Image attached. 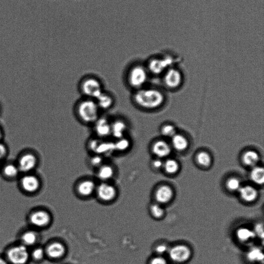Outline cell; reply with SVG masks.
<instances>
[{"mask_svg": "<svg viewBox=\"0 0 264 264\" xmlns=\"http://www.w3.org/2000/svg\"><path fill=\"white\" fill-rule=\"evenodd\" d=\"M112 118L103 114L91 127L93 136L102 139H111Z\"/></svg>", "mask_w": 264, "mask_h": 264, "instance_id": "cell-10", "label": "cell"}, {"mask_svg": "<svg viewBox=\"0 0 264 264\" xmlns=\"http://www.w3.org/2000/svg\"><path fill=\"white\" fill-rule=\"evenodd\" d=\"M86 146L93 154L105 156L107 154L114 152L113 140L112 139H102L93 136L87 141Z\"/></svg>", "mask_w": 264, "mask_h": 264, "instance_id": "cell-8", "label": "cell"}, {"mask_svg": "<svg viewBox=\"0 0 264 264\" xmlns=\"http://www.w3.org/2000/svg\"><path fill=\"white\" fill-rule=\"evenodd\" d=\"M4 137V132L1 127H0V142L2 141Z\"/></svg>", "mask_w": 264, "mask_h": 264, "instance_id": "cell-44", "label": "cell"}, {"mask_svg": "<svg viewBox=\"0 0 264 264\" xmlns=\"http://www.w3.org/2000/svg\"><path fill=\"white\" fill-rule=\"evenodd\" d=\"M198 163L202 166L209 167L211 164V156L206 151L199 152L197 156Z\"/></svg>", "mask_w": 264, "mask_h": 264, "instance_id": "cell-32", "label": "cell"}, {"mask_svg": "<svg viewBox=\"0 0 264 264\" xmlns=\"http://www.w3.org/2000/svg\"><path fill=\"white\" fill-rule=\"evenodd\" d=\"M256 236H258L261 238H263V230L262 224H258L255 226V230L254 231Z\"/></svg>", "mask_w": 264, "mask_h": 264, "instance_id": "cell-40", "label": "cell"}, {"mask_svg": "<svg viewBox=\"0 0 264 264\" xmlns=\"http://www.w3.org/2000/svg\"><path fill=\"white\" fill-rule=\"evenodd\" d=\"M105 161L104 156L98 154H93L90 159L91 166L97 168L105 164Z\"/></svg>", "mask_w": 264, "mask_h": 264, "instance_id": "cell-34", "label": "cell"}, {"mask_svg": "<svg viewBox=\"0 0 264 264\" xmlns=\"http://www.w3.org/2000/svg\"><path fill=\"white\" fill-rule=\"evenodd\" d=\"M39 162L38 155L31 151H26L20 154L16 162L22 174L34 172Z\"/></svg>", "mask_w": 264, "mask_h": 264, "instance_id": "cell-9", "label": "cell"}, {"mask_svg": "<svg viewBox=\"0 0 264 264\" xmlns=\"http://www.w3.org/2000/svg\"><path fill=\"white\" fill-rule=\"evenodd\" d=\"M18 180L19 188L25 194L35 195L41 189V180L34 172L22 174Z\"/></svg>", "mask_w": 264, "mask_h": 264, "instance_id": "cell-7", "label": "cell"}, {"mask_svg": "<svg viewBox=\"0 0 264 264\" xmlns=\"http://www.w3.org/2000/svg\"><path fill=\"white\" fill-rule=\"evenodd\" d=\"M173 197L172 190L168 186L160 187L156 193V200L160 204H167Z\"/></svg>", "mask_w": 264, "mask_h": 264, "instance_id": "cell-23", "label": "cell"}, {"mask_svg": "<svg viewBox=\"0 0 264 264\" xmlns=\"http://www.w3.org/2000/svg\"><path fill=\"white\" fill-rule=\"evenodd\" d=\"M182 82V76L181 72L175 69H170L165 76V82L167 86L171 89L179 87Z\"/></svg>", "mask_w": 264, "mask_h": 264, "instance_id": "cell-20", "label": "cell"}, {"mask_svg": "<svg viewBox=\"0 0 264 264\" xmlns=\"http://www.w3.org/2000/svg\"><path fill=\"white\" fill-rule=\"evenodd\" d=\"M2 161L1 160H0V167L2 166V164H2Z\"/></svg>", "mask_w": 264, "mask_h": 264, "instance_id": "cell-45", "label": "cell"}, {"mask_svg": "<svg viewBox=\"0 0 264 264\" xmlns=\"http://www.w3.org/2000/svg\"><path fill=\"white\" fill-rule=\"evenodd\" d=\"M4 256L9 264H29L31 261L30 249L18 241L9 246Z\"/></svg>", "mask_w": 264, "mask_h": 264, "instance_id": "cell-5", "label": "cell"}, {"mask_svg": "<svg viewBox=\"0 0 264 264\" xmlns=\"http://www.w3.org/2000/svg\"><path fill=\"white\" fill-rule=\"evenodd\" d=\"M227 187L232 191L239 190L241 187L240 182L239 180L236 178H231L227 182Z\"/></svg>", "mask_w": 264, "mask_h": 264, "instance_id": "cell-36", "label": "cell"}, {"mask_svg": "<svg viewBox=\"0 0 264 264\" xmlns=\"http://www.w3.org/2000/svg\"><path fill=\"white\" fill-rule=\"evenodd\" d=\"M27 221L30 227L38 231L48 227L52 221L50 213L43 209H35L32 210L27 216Z\"/></svg>", "mask_w": 264, "mask_h": 264, "instance_id": "cell-6", "label": "cell"}, {"mask_svg": "<svg viewBox=\"0 0 264 264\" xmlns=\"http://www.w3.org/2000/svg\"><path fill=\"white\" fill-rule=\"evenodd\" d=\"M46 257L52 260H57L63 257L66 253V248L63 243L54 241L45 248Z\"/></svg>", "mask_w": 264, "mask_h": 264, "instance_id": "cell-16", "label": "cell"}, {"mask_svg": "<svg viewBox=\"0 0 264 264\" xmlns=\"http://www.w3.org/2000/svg\"><path fill=\"white\" fill-rule=\"evenodd\" d=\"M149 264H168L167 260L161 256H156L153 258Z\"/></svg>", "mask_w": 264, "mask_h": 264, "instance_id": "cell-39", "label": "cell"}, {"mask_svg": "<svg viewBox=\"0 0 264 264\" xmlns=\"http://www.w3.org/2000/svg\"><path fill=\"white\" fill-rule=\"evenodd\" d=\"M130 129L128 121L118 116L111 119V139L115 140L129 136Z\"/></svg>", "mask_w": 264, "mask_h": 264, "instance_id": "cell-11", "label": "cell"}, {"mask_svg": "<svg viewBox=\"0 0 264 264\" xmlns=\"http://www.w3.org/2000/svg\"><path fill=\"white\" fill-rule=\"evenodd\" d=\"M152 153L157 158H162L170 155L171 149L167 142L158 140L153 142L151 147Z\"/></svg>", "mask_w": 264, "mask_h": 264, "instance_id": "cell-19", "label": "cell"}, {"mask_svg": "<svg viewBox=\"0 0 264 264\" xmlns=\"http://www.w3.org/2000/svg\"><path fill=\"white\" fill-rule=\"evenodd\" d=\"M152 164L154 167L156 168H160L163 165V163H162V161L160 159V158H157V159H155L153 162Z\"/></svg>", "mask_w": 264, "mask_h": 264, "instance_id": "cell-42", "label": "cell"}, {"mask_svg": "<svg viewBox=\"0 0 264 264\" xmlns=\"http://www.w3.org/2000/svg\"><path fill=\"white\" fill-rule=\"evenodd\" d=\"M18 237L19 242L31 249L38 245L40 235L38 230L30 227L20 232Z\"/></svg>", "mask_w": 264, "mask_h": 264, "instance_id": "cell-12", "label": "cell"}, {"mask_svg": "<svg viewBox=\"0 0 264 264\" xmlns=\"http://www.w3.org/2000/svg\"><path fill=\"white\" fill-rule=\"evenodd\" d=\"M169 58L166 59L153 58L148 63L146 68L149 73L158 75L164 71L172 64Z\"/></svg>", "mask_w": 264, "mask_h": 264, "instance_id": "cell-15", "label": "cell"}, {"mask_svg": "<svg viewBox=\"0 0 264 264\" xmlns=\"http://www.w3.org/2000/svg\"><path fill=\"white\" fill-rule=\"evenodd\" d=\"M130 98L132 105L143 111L156 110L160 108L165 101V97L160 91L147 86L132 92Z\"/></svg>", "mask_w": 264, "mask_h": 264, "instance_id": "cell-1", "label": "cell"}, {"mask_svg": "<svg viewBox=\"0 0 264 264\" xmlns=\"http://www.w3.org/2000/svg\"><path fill=\"white\" fill-rule=\"evenodd\" d=\"M168 248L165 245H161L156 248V251L159 254H163L167 251Z\"/></svg>", "mask_w": 264, "mask_h": 264, "instance_id": "cell-41", "label": "cell"}, {"mask_svg": "<svg viewBox=\"0 0 264 264\" xmlns=\"http://www.w3.org/2000/svg\"><path fill=\"white\" fill-rule=\"evenodd\" d=\"M149 72L146 66L139 63H134L127 68L125 73L126 85L132 92L146 86Z\"/></svg>", "mask_w": 264, "mask_h": 264, "instance_id": "cell-3", "label": "cell"}, {"mask_svg": "<svg viewBox=\"0 0 264 264\" xmlns=\"http://www.w3.org/2000/svg\"><path fill=\"white\" fill-rule=\"evenodd\" d=\"M105 90L102 79L93 74L84 76L78 84V90L81 97L95 100Z\"/></svg>", "mask_w": 264, "mask_h": 264, "instance_id": "cell-4", "label": "cell"}, {"mask_svg": "<svg viewBox=\"0 0 264 264\" xmlns=\"http://www.w3.org/2000/svg\"><path fill=\"white\" fill-rule=\"evenodd\" d=\"M190 249L185 245H177L171 249L169 256L174 262L183 263L187 261L191 257Z\"/></svg>", "mask_w": 264, "mask_h": 264, "instance_id": "cell-17", "label": "cell"}, {"mask_svg": "<svg viewBox=\"0 0 264 264\" xmlns=\"http://www.w3.org/2000/svg\"><path fill=\"white\" fill-rule=\"evenodd\" d=\"M164 167L166 172L169 174L175 173L179 168L178 162L173 159L167 160L164 164Z\"/></svg>", "mask_w": 264, "mask_h": 264, "instance_id": "cell-33", "label": "cell"}, {"mask_svg": "<svg viewBox=\"0 0 264 264\" xmlns=\"http://www.w3.org/2000/svg\"><path fill=\"white\" fill-rule=\"evenodd\" d=\"M236 235L239 240L247 242L253 239L256 235L254 231L247 228H241L236 232Z\"/></svg>", "mask_w": 264, "mask_h": 264, "instance_id": "cell-30", "label": "cell"}, {"mask_svg": "<svg viewBox=\"0 0 264 264\" xmlns=\"http://www.w3.org/2000/svg\"><path fill=\"white\" fill-rule=\"evenodd\" d=\"M8 148L5 144L0 142V160L3 161L8 155Z\"/></svg>", "mask_w": 264, "mask_h": 264, "instance_id": "cell-38", "label": "cell"}, {"mask_svg": "<svg viewBox=\"0 0 264 264\" xmlns=\"http://www.w3.org/2000/svg\"><path fill=\"white\" fill-rule=\"evenodd\" d=\"M75 117L79 123L91 127L103 114L94 99L81 97L73 107Z\"/></svg>", "mask_w": 264, "mask_h": 264, "instance_id": "cell-2", "label": "cell"}, {"mask_svg": "<svg viewBox=\"0 0 264 264\" xmlns=\"http://www.w3.org/2000/svg\"><path fill=\"white\" fill-rule=\"evenodd\" d=\"M101 112H106L113 109L116 102L115 96L105 90L95 100Z\"/></svg>", "mask_w": 264, "mask_h": 264, "instance_id": "cell-13", "label": "cell"}, {"mask_svg": "<svg viewBox=\"0 0 264 264\" xmlns=\"http://www.w3.org/2000/svg\"><path fill=\"white\" fill-rule=\"evenodd\" d=\"M31 261L36 263L41 262L46 258L45 248L39 245L30 249Z\"/></svg>", "mask_w": 264, "mask_h": 264, "instance_id": "cell-26", "label": "cell"}, {"mask_svg": "<svg viewBox=\"0 0 264 264\" xmlns=\"http://www.w3.org/2000/svg\"><path fill=\"white\" fill-rule=\"evenodd\" d=\"M172 145L177 150L182 151L188 148L189 143V140L185 136L176 134L172 137Z\"/></svg>", "mask_w": 264, "mask_h": 264, "instance_id": "cell-28", "label": "cell"}, {"mask_svg": "<svg viewBox=\"0 0 264 264\" xmlns=\"http://www.w3.org/2000/svg\"><path fill=\"white\" fill-rule=\"evenodd\" d=\"M98 169V177L103 182H107L112 179L115 174L114 167L109 164L105 163Z\"/></svg>", "mask_w": 264, "mask_h": 264, "instance_id": "cell-24", "label": "cell"}, {"mask_svg": "<svg viewBox=\"0 0 264 264\" xmlns=\"http://www.w3.org/2000/svg\"><path fill=\"white\" fill-rule=\"evenodd\" d=\"M96 188L97 187L93 181L84 180L79 183L77 186V192L80 196L89 197L96 191Z\"/></svg>", "mask_w": 264, "mask_h": 264, "instance_id": "cell-22", "label": "cell"}, {"mask_svg": "<svg viewBox=\"0 0 264 264\" xmlns=\"http://www.w3.org/2000/svg\"><path fill=\"white\" fill-rule=\"evenodd\" d=\"M150 211L153 216L156 218H159L163 215L164 211L159 205H153L150 208Z\"/></svg>", "mask_w": 264, "mask_h": 264, "instance_id": "cell-37", "label": "cell"}, {"mask_svg": "<svg viewBox=\"0 0 264 264\" xmlns=\"http://www.w3.org/2000/svg\"><path fill=\"white\" fill-rule=\"evenodd\" d=\"M247 258L248 261L252 263H258L263 262L264 256L260 249L255 247L248 252Z\"/></svg>", "mask_w": 264, "mask_h": 264, "instance_id": "cell-29", "label": "cell"}, {"mask_svg": "<svg viewBox=\"0 0 264 264\" xmlns=\"http://www.w3.org/2000/svg\"><path fill=\"white\" fill-rule=\"evenodd\" d=\"M250 177L251 180L256 184L261 185L264 182V170L262 167H254L251 172Z\"/></svg>", "mask_w": 264, "mask_h": 264, "instance_id": "cell-31", "label": "cell"}, {"mask_svg": "<svg viewBox=\"0 0 264 264\" xmlns=\"http://www.w3.org/2000/svg\"><path fill=\"white\" fill-rule=\"evenodd\" d=\"M96 192L99 199L104 202L113 201L117 194L116 188L107 182H103L97 187Z\"/></svg>", "mask_w": 264, "mask_h": 264, "instance_id": "cell-14", "label": "cell"}, {"mask_svg": "<svg viewBox=\"0 0 264 264\" xmlns=\"http://www.w3.org/2000/svg\"><path fill=\"white\" fill-rule=\"evenodd\" d=\"M114 152L124 153L128 152L133 146V141L130 136L113 140Z\"/></svg>", "mask_w": 264, "mask_h": 264, "instance_id": "cell-21", "label": "cell"}, {"mask_svg": "<svg viewBox=\"0 0 264 264\" xmlns=\"http://www.w3.org/2000/svg\"><path fill=\"white\" fill-rule=\"evenodd\" d=\"M242 161L246 166L254 167L259 161V155L255 151L248 150L243 154Z\"/></svg>", "mask_w": 264, "mask_h": 264, "instance_id": "cell-27", "label": "cell"}, {"mask_svg": "<svg viewBox=\"0 0 264 264\" xmlns=\"http://www.w3.org/2000/svg\"><path fill=\"white\" fill-rule=\"evenodd\" d=\"M161 133L165 137L172 138L176 134V129L172 125H166L162 128Z\"/></svg>", "mask_w": 264, "mask_h": 264, "instance_id": "cell-35", "label": "cell"}, {"mask_svg": "<svg viewBox=\"0 0 264 264\" xmlns=\"http://www.w3.org/2000/svg\"><path fill=\"white\" fill-rule=\"evenodd\" d=\"M238 191L241 198L248 202L254 201L258 196L257 190L252 186L240 187Z\"/></svg>", "mask_w": 264, "mask_h": 264, "instance_id": "cell-25", "label": "cell"}, {"mask_svg": "<svg viewBox=\"0 0 264 264\" xmlns=\"http://www.w3.org/2000/svg\"><path fill=\"white\" fill-rule=\"evenodd\" d=\"M0 173L3 178L8 181H14L19 178L22 175L16 162H6L0 167Z\"/></svg>", "mask_w": 264, "mask_h": 264, "instance_id": "cell-18", "label": "cell"}, {"mask_svg": "<svg viewBox=\"0 0 264 264\" xmlns=\"http://www.w3.org/2000/svg\"><path fill=\"white\" fill-rule=\"evenodd\" d=\"M0 264H9V262L4 255L0 256Z\"/></svg>", "mask_w": 264, "mask_h": 264, "instance_id": "cell-43", "label": "cell"}]
</instances>
